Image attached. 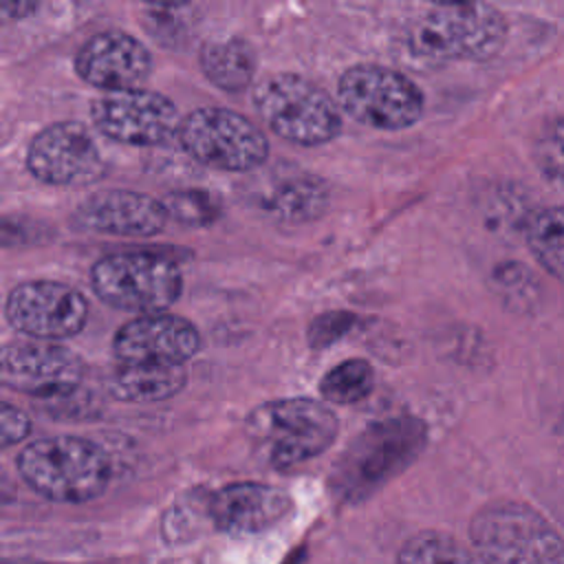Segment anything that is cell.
<instances>
[{
	"label": "cell",
	"mask_w": 564,
	"mask_h": 564,
	"mask_svg": "<svg viewBox=\"0 0 564 564\" xmlns=\"http://www.w3.org/2000/svg\"><path fill=\"white\" fill-rule=\"evenodd\" d=\"M22 480L53 502H88L110 480L106 452L82 436H46L24 445L15 458Z\"/></svg>",
	"instance_id": "1"
},
{
	"label": "cell",
	"mask_w": 564,
	"mask_h": 564,
	"mask_svg": "<svg viewBox=\"0 0 564 564\" xmlns=\"http://www.w3.org/2000/svg\"><path fill=\"white\" fill-rule=\"evenodd\" d=\"M507 40L505 15L485 2L432 4L412 26L408 46L427 64L482 62Z\"/></svg>",
	"instance_id": "2"
},
{
	"label": "cell",
	"mask_w": 564,
	"mask_h": 564,
	"mask_svg": "<svg viewBox=\"0 0 564 564\" xmlns=\"http://www.w3.org/2000/svg\"><path fill=\"white\" fill-rule=\"evenodd\" d=\"M427 427L414 416H392L370 423L339 456L333 489L346 500H359L403 471L425 447Z\"/></svg>",
	"instance_id": "3"
},
{
	"label": "cell",
	"mask_w": 564,
	"mask_h": 564,
	"mask_svg": "<svg viewBox=\"0 0 564 564\" xmlns=\"http://www.w3.org/2000/svg\"><path fill=\"white\" fill-rule=\"evenodd\" d=\"M247 430L264 445L273 467L289 469L326 452L339 432V421L322 401L291 397L253 408Z\"/></svg>",
	"instance_id": "4"
},
{
	"label": "cell",
	"mask_w": 564,
	"mask_h": 564,
	"mask_svg": "<svg viewBox=\"0 0 564 564\" xmlns=\"http://www.w3.org/2000/svg\"><path fill=\"white\" fill-rule=\"evenodd\" d=\"M480 564H564L555 529L522 502H491L469 524Z\"/></svg>",
	"instance_id": "5"
},
{
	"label": "cell",
	"mask_w": 564,
	"mask_h": 564,
	"mask_svg": "<svg viewBox=\"0 0 564 564\" xmlns=\"http://www.w3.org/2000/svg\"><path fill=\"white\" fill-rule=\"evenodd\" d=\"M93 291L119 311L154 315L170 308L183 275L174 260L156 251H117L99 258L90 269Z\"/></svg>",
	"instance_id": "6"
},
{
	"label": "cell",
	"mask_w": 564,
	"mask_h": 564,
	"mask_svg": "<svg viewBox=\"0 0 564 564\" xmlns=\"http://www.w3.org/2000/svg\"><path fill=\"white\" fill-rule=\"evenodd\" d=\"M253 104L271 132L297 145H322L341 130L339 108L333 97L297 73L267 77L256 88Z\"/></svg>",
	"instance_id": "7"
},
{
	"label": "cell",
	"mask_w": 564,
	"mask_h": 564,
	"mask_svg": "<svg viewBox=\"0 0 564 564\" xmlns=\"http://www.w3.org/2000/svg\"><path fill=\"white\" fill-rule=\"evenodd\" d=\"M176 139L192 159L225 172L258 170L269 156V141L262 130L240 112L218 106L187 112Z\"/></svg>",
	"instance_id": "8"
},
{
	"label": "cell",
	"mask_w": 564,
	"mask_h": 564,
	"mask_svg": "<svg viewBox=\"0 0 564 564\" xmlns=\"http://www.w3.org/2000/svg\"><path fill=\"white\" fill-rule=\"evenodd\" d=\"M337 101L355 121L377 130H403L423 115V93L403 73L381 64H355L337 84Z\"/></svg>",
	"instance_id": "9"
},
{
	"label": "cell",
	"mask_w": 564,
	"mask_h": 564,
	"mask_svg": "<svg viewBox=\"0 0 564 564\" xmlns=\"http://www.w3.org/2000/svg\"><path fill=\"white\" fill-rule=\"evenodd\" d=\"M90 117L101 134L128 145H163L178 134L183 121L170 97L145 88L95 97Z\"/></svg>",
	"instance_id": "10"
},
{
	"label": "cell",
	"mask_w": 564,
	"mask_h": 564,
	"mask_svg": "<svg viewBox=\"0 0 564 564\" xmlns=\"http://www.w3.org/2000/svg\"><path fill=\"white\" fill-rule=\"evenodd\" d=\"M7 322L37 341L68 339L88 319V302L75 286L53 280L15 284L4 302Z\"/></svg>",
	"instance_id": "11"
},
{
	"label": "cell",
	"mask_w": 564,
	"mask_h": 564,
	"mask_svg": "<svg viewBox=\"0 0 564 564\" xmlns=\"http://www.w3.org/2000/svg\"><path fill=\"white\" fill-rule=\"evenodd\" d=\"M26 170L42 183L84 187L101 178L106 163L86 126L57 121L42 128L26 148Z\"/></svg>",
	"instance_id": "12"
},
{
	"label": "cell",
	"mask_w": 564,
	"mask_h": 564,
	"mask_svg": "<svg viewBox=\"0 0 564 564\" xmlns=\"http://www.w3.org/2000/svg\"><path fill=\"white\" fill-rule=\"evenodd\" d=\"M4 388L40 399L70 397L84 379V361L53 341H9L0 350Z\"/></svg>",
	"instance_id": "13"
},
{
	"label": "cell",
	"mask_w": 564,
	"mask_h": 564,
	"mask_svg": "<svg viewBox=\"0 0 564 564\" xmlns=\"http://www.w3.org/2000/svg\"><path fill=\"white\" fill-rule=\"evenodd\" d=\"M198 348L200 335L196 326L167 313L134 317L112 337L117 364L128 366H185Z\"/></svg>",
	"instance_id": "14"
},
{
	"label": "cell",
	"mask_w": 564,
	"mask_h": 564,
	"mask_svg": "<svg viewBox=\"0 0 564 564\" xmlns=\"http://www.w3.org/2000/svg\"><path fill=\"white\" fill-rule=\"evenodd\" d=\"M77 75L104 93L130 90L148 79L152 57L148 48L126 31H99L75 55Z\"/></svg>",
	"instance_id": "15"
},
{
	"label": "cell",
	"mask_w": 564,
	"mask_h": 564,
	"mask_svg": "<svg viewBox=\"0 0 564 564\" xmlns=\"http://www.w3.org/2000/svg\"><path fill=\"white\" fill-rule=\"evenodd\" d=\"M167 218L161 200L130 189L97 192L73 214V223L86 231L128 238H150L165 227Z\"/></svg>",
	"instance_id": "16"
},
{
	"label": "cell",
	"mask_w": 564,
	"mask_h": 564,
	"mask_svg": "<svg viewBox=\"0 0 564 564\" xmlns=\"http://www.w3.org/2000/svg\"><path fill=\"white\" fill-rule=\"evenodd\" d=\"M293 507L291 496L264 482H231L207 505L216 529L229 535H251L278 524Z\"/></svg>",
	"instance_id": "17"
},
{
	"label": "cell",
	"mask_w": 564,
	"mask_h": 564,
	"mask_svg": "<svg viewBox=\"0 0 564 564\" xmlns=\"http://www.w3.org/2000/svg\"><path fill=\"white\" fill-rule=\"evenodd\" d=\"M326 183L304 170L273 167L253 189L256 207L278 223H306L328 207Z\"/></svg>",
	"instance_id": "18"
},
{
	"label": "cell",
	"mask_w": 564,
	"mask_h": 564,
	"mask_svg": "<svg viewBox=\"0 0 564 564\" xmlns=\"http://www.w3.org/2000/svg\"><path fill=\"white\" fill-rule=\"evenodd\" d=\"M187 381L185 366H128L117 364L108 379V392L119 401L154 403L183 390Z\"/></svg>",
	"instance_id": "19"
},
{
	"label": "cell",
	"mask_w": 564,
	"mask_h": 564,
	"mask_svg": "<svg viewBox=\"0 0 564 564\" xmlns=\"http://www.w3.org/2000/svg\"><path fill=\"white\" fill-rule=\"evenodd\" d=\"M200 68L205 77L227 93L245 90L256 73V51L242 37L207 42L200 48Z\"/></svg>",
	"instance_id": "20"
},
{
	"label": "cell",
	"mask_w": 564,
	"mask_h": 564,
	"mask_svg": "<svg viewBox=\"0 0 564 564\" xmlns=\"http://www.w3.org/2000/svg\"><path fill=\"white\" fill-rule=\"evenodd\" d=\"M522 236L538 264L564 284V209L531 212L522 223Z\"/></svg>",
	"instance_id": "21"
},
{
	"label": "cell",
	"mask_w": 564,
	"mask_h": 564,
	"mask_svg": "<svg viewBox=\"0 0 564 564\" xmlns=\"http://www.w3.org/2000/svg\"><path fill=\"white\" fill-rule=\"evenodd\" d=\"M375 386V370L366 359H344L319 381V394L328 403L352 405L366 399Z\"/></svg>",
	"instance_id": "22"
},
{
	"label": "cell",
	"mask_w": 564,
	"mask_h": 564,
	"mask_svg": "<svg viewBox=\"0 0 564 564\" xmlns=\"http://www.w3.org/2000/svg\"><path fill=\"white\" fill-rule=\"evenodd\" d=\"M397 564H480V560L454 538L425 531L401 546Z\"/></svg>",
	"instance_id": "23"
},
{
	"label": "cell",
	"mask_w": 564,
	"mask_h": 564,
	"mask_svg": "<svg viewBox=\"0 0 564 564\" xmlns=\"http://www.w3.org/2000/svg\"><path fill=\"white\" fill-rule=\"evenodd\" d=\"M170 218L187 227H205L220 216V200L214 192L185 187L174 189L161 198Z\"/></svg>",
	"instance_id": "24"
},
{
	"label": "cell",
	"mask_w": 564,
	"mask_h": 564,
	"mask_svg": "<svg viewBox=\"0 0 564 564\" xmlns=\"http://www.w3.org/2000/svg\"><path fill=\"white\" fill-rule=\"evenodd\" d=\"M533 156L544 178H549L551 183L564 185V117L549 121L540 130L535 139Z\"/></svg>",
	"instance_id": "25"
},
{
	"label": "cell",
	"mask_w": 564,
	"mask_h": 564,
	"mask_svg": "<svg viewBox=\"0 0 564 564\" xmlns=\"http://www.w3.org/2000/svg\"><path fill=\"white\" fill-rule=\"evenodd\" d=\"M359 317L348 311H328L317 317H313L308 326V344L311 348H326L335 341H339L344 335H348L357 326Z\"/></svg>",
	"instance_id": "26"
},
{
	"label": "cell",
	"mask_w": 564,
	"mask_h": 564,
	"mask_svg": "<svg viewBox=\"0 0 564 564\" xmlns=\"http://www.w3.org/2000/svg\"><path fill=\"white\" fill-rule=\"evenodd\" d=\"M31 432V419L11 403H0V441L2 447L20 443Z\"/></svg>",
	"instance_id": "27"
},
{
	"label": "cell",
	"mask_w": 564,
	"mask_h": 564,
	"mask_svg": "<svg viewBox=\"0 0 564 564\" xmlns=\"http://www.w3.org/2000/svg\"><path fill=\"white\" fill-rule=\"evenodd\" d=\"M35 9H37V4H33V2H11V0L2 2L4 18H24V13H31Z\"/></svg>",
	"instance_id": "28"
},
{
	"label": "cell",
	"mask_w": 564,
	"mask_h": 564,
	"mask_svg": "<svg viewBox=\"0 0 564 564\" xmlns=\"http://www.w3.org/2000/svg\"><path fill=\"white\" fill-rule=\"evenodd\" d=\"M7 564H42V562H31V560H15V562H7Z\"/></svg>",
	"instance_id": "29"
}]
</instances>
